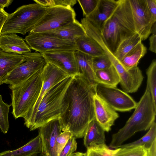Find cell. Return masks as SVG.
I'll return each instance as SVG.
<instances>
[{
  "label": "cell",
  "instance_id": "6da1fadb",
  "mask_svg": "<svg viewBox=\"0 0 156 156\" xmlns=\"http://www.w3.org/2000/svg\"><path fill=\"white\" fill-rule=\"evenodd\" d=\"M95 90L79 75L74 76L66 93L59 118L62 131L71 132L76 138L83 137L87 127L95 118Z\"/></svg>",
  "mask_w": 156,
  "mask_h": 156
},
{
  "label": "cell",
  "instance_id": "7a4b0ae2",
  "mask_svg": "<svg viewBox=\"0 0 156 156\" xmlns=\"http://www.w3.org/2000/svg\"><path fill=\"white\" fill-rule=\"evenodd\" d=\"M100 32L104 43L113 54L122 41L136 33L129 0H119Z\"/></svg>",
  "mask_w": 156,
  "mask_h": 156
},
{
  "label": "cell",
  "instance_id": "3957f363",
  "mask_svg": "<svg viewBox=\"0 0 156 156\" xmlns=\"http://www.w3.org/2000/svg\"><path fill=\"white\" fill-rule=\"evenodd\" d=\"M156 115V107L146 86L131 116L122 128L112 135L109 148H117L136 133L149 129L155 121Z\"/></svg>",
  "mask_w": 156,
  "mask_h": 156
},
{
  "label": "cell",
  "instance_id": "277c9868",
  "mask_svg": "<svg viewBox=\"0 0 156 156\" xmlns=\"http://www.w3.org/2000/svg\"><path fill=\"white\" fill-rule=\"evenodd\" d=\"M74 76H68L45 94L38 106L29 128L30 131L38 129L48 122L60 117L65 95Z\"/></svg>",
  "mask_w": 156,
  "mask_h": 156
},
{
  "label": "cell",
  "instance_id": "5b68a950",
  "mask_svg": "<svg viewBox=\"0 0 156 156\" xmlns=\"http://www.w3.org/2000/svg\"><path fill=\"white\" fill-rule=\"evenodd\" d=\"M42 69L20 84L9 87L12 113L16 119L25 117L37 101L42 85Z\"/></svg>",
  "mask_w": 156,
  "mask_h": 156
},
{
  "label": "cell",
  "instance_id": "8992f818",
  "mask_svg": "<svg viewBox=\"0 0 156 156\" xmlns=\"http://www.w3.org/2000/svg\"><path fill=\"white\" fill-rule=\"evenodd\" d=\"M47 7L37 3L24 5L9 14L1 35L19 33L23 35L30 32L44 13Z\"/></svg>",
  "mask_w": 156,
  "mask_h": 156
},
{
  "label": "cell",
  "instance_id": "52a82bcc",
  "mask_svg": "<svg viewBox=\"0 0 156 156\" xmlns=\"http://www.w3.org/2000/svg\"><path fill=\"white\" fill-rule=\"evenodd\" d=\"M23 55L25 61L8 74L2 84L9 85V88L19 85L42 69L46 63L42 55L38 52H30Z\"/></svg>",
  "mask_w": 156,
  "mask_h": 156
},
{
  "label": "cell",
  "instance_id": "ba28073f",
  "mask_svg": "<svg viewBox=\"0 0 156 156\" xmlns=\"http://www.w3.org/2000/svg\"><path fill=\"white\" fill-rule=\"evenodd\" d=\"M75 18V12L71 7H47L40 20L30 32L45 33L70 23Z\"/></svg>",
  "mask_w": 156,
  "mask_h": 156
},
{
  "label": "cell",
  "instance_id": "9c48e42d",
  "mask_svg": "<svg viewBox=\"0 0 156 156\" xmlns=\"http://www.w3.org/2000/svg\"><path fill=\"white\" fill-rule=\"evenodd\" d=\"M25 40L31 49L40 53L76 50L74 42L62 40L45 33L30 32Z\"/></svg>",
  "mask_w": 156,
  "mask_h": 156
},
{
  "label": "cell",
  "instance_id": "30bf717a",
  "mask_svg": "<svg viewBox=\"0 0 156 156\" xmlns=\"http://www.w3.org/2000/svg\"><path fill=\"white\" fill-rule=\"evenodd\" d=\"M95 93L115 111L125 112L135 109L136 102L127 93L116 87L97 83Z\"/></svg>",
  "mask_w": 156,
  "mask_h": 156
},
{
  "label": "cell",
  "instance_id": "8fae6325",
  "mask_svg": "<svg viewBox=\"0 0 156 156\" xmlns=\"http://www.w3.org/2000/svg\"><path fill=\"white\" fill-rule=\"evenodd\" d=\"M43 83L40 93L35 104L23 118L24 124L30 127L34 119L38 106L44 95L51 88L69 76L55 66L46 63L42 70Z\"/></svg>",
  "mask_w": 156,
  "mask_h": 156
},
{
  "label": "cell",
  "instance_id": "7c38bea8",
  "mask_svg": "<svg viewBox=\"0 0 156 156\" xmlns=\"http://www.w3.org/2000/svg\"><path fill=\"white\" fill-rule=\"evenodd\" d=\"M131 5L136 32L142 41L147 39L151 34L152 27L156 19L151 13L146 0H129Z\"/></svg>",
  "mask_w": 156,
  "mask_h": 156
},
{
  "label": "cell",
  "instance_id": "4fadbf2b",
  "mask_svg": "<svg viewBox=\"0 0 156 156\" xmlns=\"http://www.w3.org/2000/svg\"><path fill=\"white\" fill-rule=\"evenodd\" d=\"M38 129V134L42 143L41 156H58L55 149V142L58 136L62 131L59 118L48 122Z\"/></svg>",
  "mask_w": 156,
  "mask_h": 156
},
{
  "label": "cell",
  "instance_id": "5bb4252c",
  "mask_svg": "<svg viewBox=\"0 0 156 156\" xmlns=\"http://www.w3.org/2000/svg\"><path fill=\"white\" fill-rule=\"evenodd\" d=\"M75 51H66L41 53L46 63H49L62 70L69 76L78 75Z\"/></svg>",
  "mask_w": 156,
  "mask_h": 156
},
{
  "label": "cell",
  "instance_id": "9a60e30c",
  "mask_svg": "<svg viewBox=\"0 0 156 156\" xmlns=\"http://www.w3.org/2000/svg\"><path fill=\"white\" fill-rule=\"evenodd\" d=\"M94 101L95 119L105 131L108 132L119 115L95 93Z\"/></svg>",
  "mask_w": 156,
  "mask_h": 156
},
{
  "label": "cell",
  "instance_id": "2e32d148",
  "mask_svg": "<svg viewBox=\"0 0 156 156\" xmlns=\"http://www.w3.org/2000/svg\"><path fill=\"white\" fill-rule=\"evenodd\" d=\"M119 0H99L94 11L85 17L100 31L105 22L112 14Z\"/></svg>",
  "mask_w": 156,
  "mask_h": 156
},
{
  "label": "cell",
  "instance_id": "e0dca14e",
  "mask_svg": "<svg viewBox=\"0 0 156 156\" xmlns=\"http://www.w3.org/2000/svg\"><path fill=\"white\" fill-rule=\"evenodd\" d=\"M0 49L5 52L21 55L31 51L24 39L16 33L0 35Z\"/></svg>",
  "mask_w": 156,
  "mask_h": 156
},
{
  "label": "cell",
  "instance_id": "ac0fdd59",
  "mask_svg": "<svg viewBox=\"0 0 156 156\" xmlns=\"http://www.w3.org/2000/svg\"><path fill=\"white\" fill-rule=\"evenodd\" d=\"M78 75L83 78L95 90L97 84L92 64V56L79 51H74Z\"/></svg>",
  "mask_w": 156,
  "mask_h": 156
},
{
  "label": "cell",
  "instance_id": "d6986e66",
  "mask_svg": "<svg viewBox=\"0 0 156 156\" xmlns=\"http://www.w3.org/2000/svg\"><path fill=\"white\" fill-rule=\"evenodd\" d=\"M45 33L62 40L73 42L76 38L86 34L82 24L76 20L67 25Z\"/></svg>",
  "mask_w": 156,
  "mask_h": 156
},
{
  "label": "cell",
  "instance_id": "ffe728a7",
  "mask_svg": "<svg viewBox=\"0 0 156 156\" xmlns=\"http://www.w3.org/2000/svg\"><path fill=\"white\" fill-rule=\"evenodd\" d=\"M25 60L23 54L7 53L0 49V85L8 74Z\"/></svg>",
  "mask_w": 156,
  "mask_h": 156
},
{
  "label": "cell",
  "instance_id": "44dd1931",
  "mask_svg": "<svg viewBox=\"0 0 156 156\" xmlns=\"http://www.w3.org/2000/svg\"><path fill=\"white\" fill-rule=\"evenodd\" d=\"M76 50L93 57L106 55L99 44L87 34L76 38L74 41Z\"/></svg>",
  "mask_w": 156,
  "mask_h": 156
},
{
  "label": "cell",
  "instance_id": "7402d4cb",
  "mask_svg": "<svg viewBox=\"0 0 156 156\" xmlns=\"http://www.w3.org/2000/svg\"><path fill=\"white\" fill-rule=\"evenodd\" d=\"M42 152V143L38 135L21 147L0 153V156H37Z\"/></svg>",
  "mask_w": 156,
  "mask_h": 156
},
{
  "label": "cell",
  "instance_id": "603a6c76",
  "mask_svg": "<svg viewBox=\"0 0 156 156\" xmlns=\"http://www.w3.org/2000/svg\"><path fill=\"white\" fill-rule=\"evenodd\" d=\"M105 131L95 118L88 124L83 136V144L86 147L94 144H105Z\"/></svg>",
  "mask_w": 156,
  "mask_h": 156
},
{
  "label": "cell",
  "instance_id": "cb8c5ba5",
  "mask_svg": "<svg viewBox=\"0 0 156 156\" xmlns=\"http://www.w3.org/2000/svg\"><path fill=\"white\" fill-rule=\"evenodd\" d=\"M146 52V48L141 42L128 52L119 62L125 69L129 70L137 66L140 60Z\"/></svg>",
  "mask_w": 156,
  "mask_h": 156
},
{
  "label": "cell",
  "instance_id": "d4e9b609",
  "mask_svg": "<svg viewBox=\"0 0 156 156\" xmlns=\"http://www.w3.org/2000/svg\"><path fill=\"white\" fill-rule=\"evenodd\" d=\"M95 76L97 83L107 86L116 87L120 82L118 73L113 65L108 68L96 71Z\"/></svg>",
  "mask_w": 156,
  "mask_h": 156
},
{
  "label": "cell",
  "instance_id": "484cf974",
  "mask_svg": "<svg viewBox=\"0 0 156 156\" xmlns=\"http://www.w3.org/2000/svg\"><path fill=\"white\" fill-rule=\"evenodd\" d=\"M142 41L140 35L136 33L120 44L113 54L114 56L119 62L128 52Z\"/></svg>",
  "mask_w": 156,
  "mask_h": 156
},
{
  "label": "cell",
  "instance_id": "4316f807",
  "mask_svg": "<svg viewBox=\"0 0 156 156\" xmlns=\"http://www.w3.org/2000/svg\"><path fill=\"white\" fill-rule=\"evenodd\" d=\"M156 140V123L154 121L148 132L140 139L135 141L122 144L119 147L142 146L147 150Z\"/></svg>",
  "mask_w": 156,
  "mask_h": 156
},
{
  "label": "cell",
  "instance_id": "83f0119b",
  "mask_svg": "<svg viewBox=\"0 0 156 156\" xmlns=\"http://www.w3.org/2000/svg\"><path fill=\"white\" fill-rule=\"evenodd\" d=\"M147 86L150 90L154 104L156 107V61L153 59L146 70Z\"/></svg>",
  "mask_w": 156,
  "mask_h": 156
},
{
  "label": "cell",
  "instance_id": "f1b7e54d",
  "mask_svg": "<svg viewBox=\"0 0 156 156\" xmlns=\"http://www.w3.org/2000/svg\"><path fill=\"white\" fill-rule=\"evenodd\" d=\"M87 148L85 156H113L117 150L110 149L105 144H94Z\"/></svg>",
  "mask_w": 156,
  "mask_h": 156
},
{
  "label": "cell",
  "instance_id": "f546056e",
  "mask_svg": "<svg viewBox=\"0 0 156 156\" xmlns=\"http://www.w3.org/2000/svg\"><path fill=\"white\" fill-rule=\"evenodd\" d=\"M113 156H148V153L142 146L119 147Z\"/></svg>",
  "mask_w": 156,
  "mask_h": 156
},
{
  "label": "cell",
  "instance_id": "4dcf8cb0",
  "mask_svg": "<svg viewBox=\"0 0 156 156\" xmlns=\"http://www.w3.org/2000/svg\"><path fill=\"white\" fill-rule=\"evenodd\" d=\"M10 106L3 101L0 94V129L4 134L7 133L9 127L8 116Z\"/></svg>",
  "mask_w": 156,
  "mask_h": 156
},
{
  "label": "cell",
  "instance_id": "1f68e13d",
  "mask_svg": "<svg viewBox=\"0 0 156 156\" xmlns=\"http://www.w3.org/2000/svg\"><path fill=\"white\" fill-rule=\"evenodd\" d=\"M92 64L94 73L97 70L108 68L112 65L110 60L106 55L93 57Z\"/></svg>",
  "mask_w": 156,
  "mask_h": 156
},
{
  "label": "cell",
  "instance_id": "d6a6232c",
  "mask_svg": "<svg viewBox=\"0 0 156 156\" xmlns=\"http://www.w3.org/2000/svg\"><path fill=\"white\" fill-rule=\"evenodd\" d=\"M73 136L71 132L65 131H62L58 136L55 145L56 152L58 156L69 139Z\"/></svg>",
  "mask_w": 156,
  "mask_h": 156
},
{
  "label": "cell",
  "instance_id": "836d02e7",
  "mask_svg": "<svg viewBox=\"0 0 156 156\" xmlns=\"http://www.w3.org/2000/svg\"><path fill=\"white\" fill-rule=\"evenodd\" d=\"M99 0H78L83 12V15L87 17L96 8Z\"/></svg>",
  "mask_w": 156,
  "mask_h": 156
},
{
  "label": "cell",
  "instance_id": "e575fe53",
  "mask_svg": "<svg viewBox=\"0 0 156 156\" xmlns=\"http://www.w3.org/2000/svg\"><path fill=\"white\" fill-rule=\"evenodd\" d=\"M77 148L76 138L73 136L69 139L58 156H70L76 150Z\"/></svg>",
  "mask_w": 156,
  "mask_h": 156
},
{
  "label": "cell",
  "instance_id": "d590c367",
  "mask_svg": "<svg viewBox=\"0 0 156 156\" xmlns=\"http://www.w3.org/2000/svg\"><path fill=\"white\" fill-rule=\"evenodd\" d=\"M77 1L76 0H54L55 6H69L71 7L76 4Z\"/></svg>",
  "mask_w": 156,
  "mask_h": 156
},
{
  "label": "cell",
  "instance_id": "8d00e7d4",
  "mask_svg": "<svg viewBox=\"0 0 156 156\" xmlns=\"http://www.w3.org/2000/svg\"><path fill=\"white\" fill-rule=\"evenodd\" d=\"M148 8L153 18L156 19V0H146Z\"/></svg>",
  "mask_w": 156,
  "mask_h": 156
},
{
  "label": "cell",
  "instance_id": "74e56055",
  "mask_svg": "<svg viewBox=\"0 0 156 156\" xmlns=\"http://www.w3.org/2000/svg\"><path fill=\"white\" fill-rule=\"evenodd\" d=\"M150 47L149 50L155 53H156V34H152L149 38Z\"/></svg>",
  "mask_w": 156,
  "mask_h": 156
},
{
  "label": "cell",
  "instance_id": "f35d334b",
  "mask_svg": "<svg viewBox=\"0 0 156 156\" xmlns=\"http://www.w3.org/2000/svg\"><path fill=\"white\" fill-rule=\"evenodd\" d=\"M9 14L4 9H0V36L3 24L7 19Z\"/></svg>",
  "mask_w": 156,
  "mask_h": 156
},
{
  "label": "cell",
  "instance_id": "ab89813d",
  "mask_svg": "<svg viewBox=\"0 0 156 156\" xmlns=\"http://www.w3.org/2000/svg\"><path fill=\"white\" fill-rule=\"evenodd\" d=\"M34 1L36 3L45 7L55 6L54 0H34Z\"/></svg>",
  "mask_w": 156,
  "mask_h": 156
},
{
  "label": "cell",
  "instance_id": "60d3db41",
  "mask_svg": "<svg viewBox=\"0 0 156 156\" xmlns=\"http://www.w3.org/2000/svg\"><path fill=\"white\" fill-rule=\"evenodd\" d=\"M147 151L148 156H156V140Z\"/></svg>",
  "mask_w": 156,
  "mask_h": 156
},
{
  "label": "cell",
  "instance_id": "b9f144b4",
  "mask_svg": "<svg viewBox=\"0 0 156 156\" xmlns=\"http://www.w3.org/2000/svg\"><path fill=\"white\" fill-rule=\"evenodd\" d=\"M13 1L12 0H0V9H4L5 8L8 7Z\"/></svg>",
  "mask_w": 156,
  "mask_h": 156
},
{
  "label": "cell",
  "instance_id": "7bdbcfd3",
  "mask_svg": "<svg viewBox=\"0 0 156 156\" xmlns=\"http://www.w3.org/2000/svg\"><path fill=\"white\" fill-rule=\"evenodd\" d=\"M70 156H85V153L79 152H74Z\"/></svg>",
  "mask_w": 156,
  "mask_h": 156
}]
</instances>
